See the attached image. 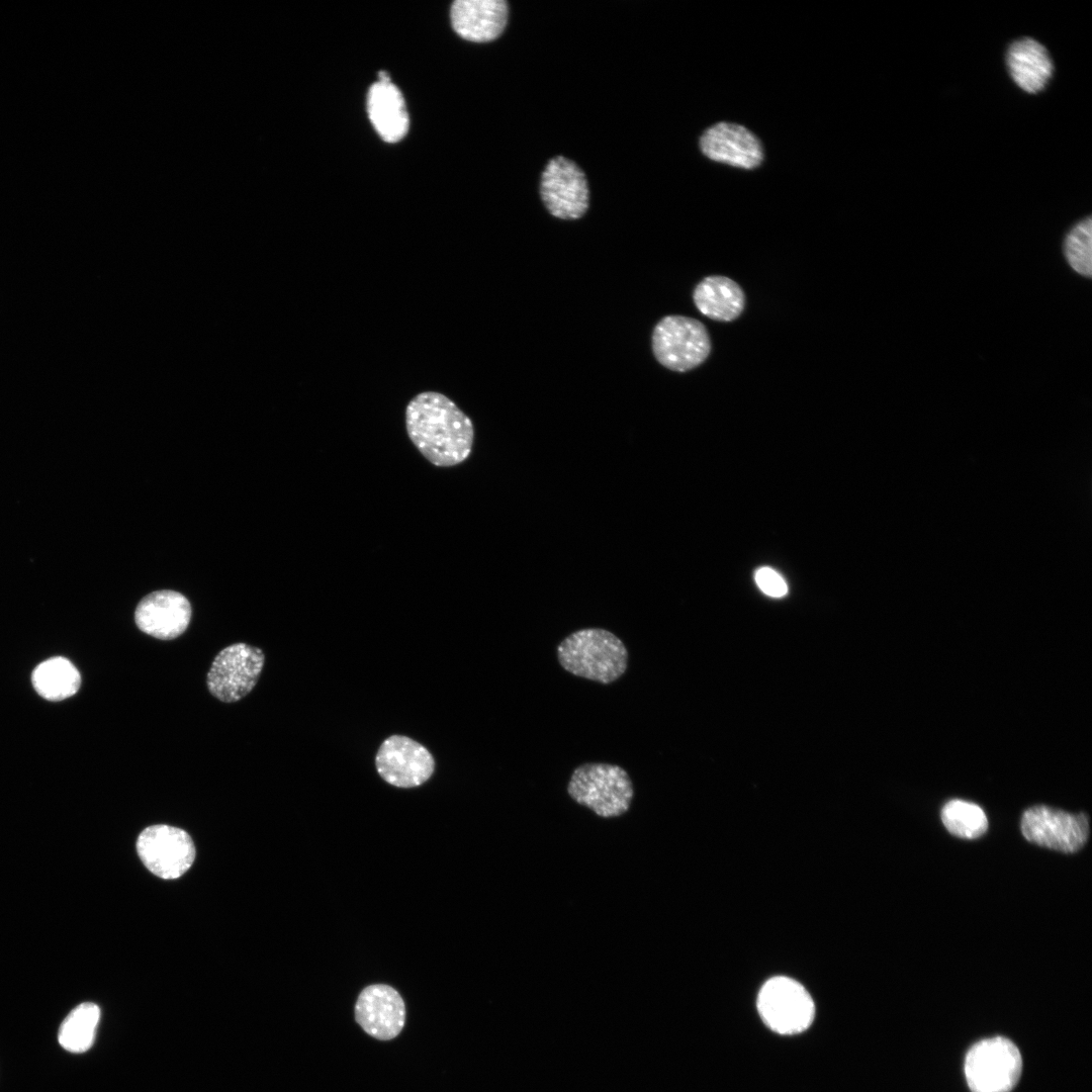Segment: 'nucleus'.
<instances>
[{"instance_id": "11", "label": "nucleus", "mask_w": 1092, "mask_h": 1092, "mask_svg": "<svg viewBox=\"0 0 1092 1092\" xmlns=\"http://www.w3.org/2000/svg\"><path fill=\"white\" fill-rule=\"evenodd\" d=\"M380 777L399 788L417 787L432 776L435 762L429 750L419 742L393 735L385 739L375 758Z\"/></svg>"}, {"instance_id": "16", "label": "nucleus", "mask_w": 1092, "mask_h": 1092, "mask_svg": "<svg viewBox=\"0 0 1092 1092\" xmlns=\"http://www.w3.org/2000/svg\"><path fill=\"white\" fill-rule=\"evenodd\" d=\"M367 112L375 130L387 143L403 139L408 130L404 99L391 82L374 83L367 95Z\"/></svg>"}, {"instance_id": "18", "label": "nucleus", "mask_w": 1092, "mask_h": 1092, "mask_svg": "<svg viewBox=\"0 0 1092 1092\" xmlns=\"http://www.w3.org/2000/svg\"><path fill=\"white\" fill-rule=\"evenodd\" d=\"M698 310L717 322H732L743 311L745 295L734 280L721 275L705 277L693 292Z\"/></svg>"}, {"instance_id": "10", "label": "nucleus", "mask_w": 1092, "mask_h": 1092, "mask_svg": "<svg viewBox=\"0 0 1092 1092\" xmlns=\"http://www.w3.org/2000/svg\"><path fill=\"white\" fill-rule=\"evenodd\" d=\"M540 196L553 216L561 219L580 218L589 203L585 174L573 161L562 156L554 157L543 170Z\"/></svg>"}, {"instance_id": "6", "label": "nucleus", "mask_w": 1092, "mask_h": 1092, "mask_svg": "<svg viewBox=\"0 0 1092 1092\" xmlns=\"http://www.w3.org/2000/svg\"><path fill=\"white\" fill-rule=\"evenodd\" d=\"M756 1004L763 1022L781 1034L804 1031L815 1016L810 994L800 983L788 977L767 980L759 991Z\"/></svg>"}, {"instance_id": "5", "label": "nucleus", "mask_w": 1092, "mask_h": 1092, "mask_svg": "<svg viewBox=\"0 0 1092 1092\" xmlns=\"http://www.w3.org/2000/svg\"><path fill=\"white\" fill-rule=\"evenodd\" d=\"M1021 1071L1019 1050L1002 1036L978 1041L966 1055L965 1075L972 1092H1009Z\"/></svg>"}, {"instance_id": "1", "label": "nucleus", "mask_w": 1092, "mask_h": 1092, "mask_svg": "<svg viewBox=\"0 0 1092 1092\" xmlns=\"http://www.w3.org/2000/svg\"><path fill=\"white\" fill-rule=\"evenodd\" d=\"M406 433L419 452L433 465L453 467L465 461L473 447L471 420L446 395L424 391L405 408Z\"/></svg>"}, {"instance_id": "24", "label": "nucleus", "mask_w": 1092, "mask_h": 1092, "mask_svg": "<svg viewBox=\"0 0 1092 1092\" xmlns=\"http://www.w3.org/2000/svg\"><path fill=\"white\" fill-rule=\"evenodd\" d=\"M379 82H390V78L386 72H379Z\"/></svg>"}, {"instance_id": "14", "label": "nucleus", "mask_w": 1092, "mask_h": 1092, "mask_svg": "<svg viewBox=\"0 0 1092 1092\" xmlns=\"http://www.w3.org/2000/svg\"><path fill=\"white\" fill-rule=\"evenodd\" d=\"M699 146L710 160L742 169L756 168L763 160L760 141L746 127L732 122H718L707 128Z\"/></svg>"}, {"instance_id": "4", "label": "nucleus", "mask_w": 1092, "mask_h": 1092, "mask_svg": "<svg viewBox=\"0 0 1092 1092\" xmlns=\"http://www.w3.org/2000/svg\"><path fill=\"white\" fill-rule=\"evenodd\" d=\"M651 345L656 360L676 372L700 366L712 349L704 324L685 315L662 317L653 329Z\"/></svg>"}, {"instance_id": "9", "label": "nucleus", "mask_w": 1092, "mask_h": 1092, "mask_svg": "<svg viewBox=\"0 0 1092 1092\" xmlns=\"http://www.w3.org/2000/svg\"><path fill=\"white\" fill-rule=\"evenodd\" d=\"M1021 831L1032 843L1073 853L1085 845L1089 836V821L1084 813L1076 815L1037 805L1022 814Z\"/></svg>"}, {"instance_id": "19", "label": "nucleus", "mask_w": 1092, "mask_h": 1092, "mask_svg": "<svg viewBox=\"0 0 1092 1092\" xmlns=\"http://www.w3.org/2000/svg\"><path fill=\"white\" fill-rule=\"evenodd\" d=\"M32 684L42 698L62 701L74 696L81 685L75 665L64 657H53L39 663L32 672Z\"/></svg>"}, {"instance_id": "15", "label": "nucleus", "mask_w": 1092, "mask_h": 1092, "mask_svg": "<svg viewBox=\"0 0 1092 1092\" xmlns=\"http://www.w3.org/2000/svg\"><path fill=\"white\" fill-rule=\"evenodd\" d=\"M454 30L464 39L486 42L497 38L509 17L505 0H457L451 7Z\"/></svg>"}, {"instance_id": "21", "label": "nucleus", "mask_w": 1092, "mask_h": 1092, "mask_svg": "<svg viewBox=\"0 0 1092 1092\" xmlns=\"http://www.w3.org/2000/svg\"><path fill=\"white\" fill-rule=\"evenodd\" d=\"M941 821L952 835L976 839L988 829V819L983 809L977 804L950 800L941 810Z\"/></svg>"}, {"instance_id": "13", "label": "nucleus", "mask_w": 1092, "mask_h": 1092, "mask_svg": "<svg viewBox=\"0 0 1092 1092\" xmlns=\"http://www.w3.org/2000/svg\"><path fill=\"white\" fill-rule=\"evenodd\" d=\"M191 613V605L182 594L164 589L149 594L138 604L134 621L144 633L170 640L184 633Z\"/></svg>"}, {"instance_id": "22", "label": "nucleus", "mask_w": 1092, "mask_h": 1092, "mask_svg": "<svg viewBox=\"0 0 1092 1092\" xmlns=\"http://www.w3.org/2000/svg\"><path fill=\"white\" fill-rule=\"evenodd\" d=\"M1063 253L1069 266L1079 275H1092V219L1079 220L1065 236Z\"/></svg>"}, {"instance_id": "8", "label": "nucleus", "mask_w": 1092, "mask_h": 1092, "mask_svg": "<svg viewBox=\"0 0 1092 1092\" xmlns=\"http://www.w3.org/2000/svg\"><path fill=\"white\" fill-rule=\"evenodd\" d=\"M136 850L146 868L166 880L181 877L195 858V846L189 834L166 824L144 829L138 837Z\"/></svg>"}, {"instance_id": "2", "label": "nucleus", "mask_w": 1092, "mask_h": 1092, "mask_svg": "<svg viewBox=\"0 0 1092 1092\" xmlns=\"http://www.w3.org/2000/svg\"><path fill=\"white\" fill-rule=\"evenodd\" d=\"M556 653L564 670L603 685L619 679L628 667L625 644L614 633L602 628L580 629L569 634L558 644Z\"/></svg>"}, {"instance_id": "7", "label": "nucleus", "mask_w": 1092, "mask_h": 1092, "mask_svg": "<svg viewBox=\"0 0 1092 1092\" xmlns=\"http://www.w3.org/2000/svg\"><path fill=\"white\" fill-rule=\"evenodd\" d=\"M264 660L258 647L246 643L226 646L214 657L207 673L209 692L225 703L243 699L257 684Z\"/></svg>"}, {"instance_id": "17", "label": "nucleus", "mask_w": 1092, "mask_h": 1092, "mask_svg": "<svg viewBox=\"0 0 1092 1092\" xmlns=\"http://www.w3.org/2000/svg\"><path fill=\"white\" fill-rule=\"evenodd\" d=\"M1006 63L1013 81L1028 93L1042 90L1054 70L1046 49L1030 37L1017 39L1010 44Z\"/></svg>"}, {"instance_id": "23", "label": "nucleus", "mask_w": 1092, "mask_h": 1092, "mask_svg": "<svg viewBox=\"0 0 1092 1092\" xmlns=\"http://www.w3.org/2000/svg\"><path fill=\"white\" fill-rule=\"evenodd\" d=\"M754 578L760 590L769 597L782 598L788 593V585L783 576L770 567L758 568Z\"/></svg>"}, {"instance_id": "20", "label": "nucleus", "mask_w": 1092, "mask_h": 1092, "mask_svg": "<svg viewBox=\"0 0 1092 1092\" xmlns=\"http://www.w3.org/2000/svg\"><path fill=\"white\" fill-rule=\"evenodd\" d=\"M99 1019L98 1005L81 1003L62 1022L58 1034L60 1044L71 1053L88 1051L94 1042Z\"/></svg>"}, {"instance_id": "12", "label": "nucleus", "mask_w": 1092, "mask_h": 1092, "mask_svg": "<svg viewBox=\"0 0 1092 1092\" xmlns=\"http://www.w3.org/2000/svg\"><path fill=\"white\" fill-rule=\"evenodd\" d=\"M355 1019L369 1035L389 1040L396 1037L405 1022V1006L399 993L384 984L364 988L355 1004Z\"/></svg>"}, {"instance_id": "3", "label": "nucleus", "mask_w": 1092, "mask_h": 1092, "mask_svg": "<svg viewBox=\"0 0 1092 1092\" xmlns=\"http://www.w3.org/2000/svg\"><path fill=\"white\" fill-rule=\"evenodd\" d=\"M566 792L576 804L605 819L626 814L634 797L628 772L617 764L603 762H586L575 767Z\"/></svg>"}]
</instances>
